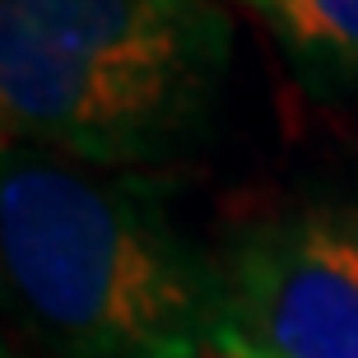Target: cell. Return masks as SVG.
I'll return each mask as SVG.
<instances>
[{"instance_id":"6da1fadb","label":"cell","mask_w":358,"mask_h":358,"mask_svg":"<svg viewBox=\"0 0 358 358\" xmlns=\"http://www.w3.org/2000/svg\"><path fill=\"white\" fill-rule=\"evenodd\" d=\"M0 266L42 358H214V247L173 219L159 177L5 140Z\"/></svg>"},{"instance_id":"7a4b0ae2","label":"cell","mask_w":358,"mask_h":358,"mask_svg":"<svg viewBox=\"0 0 358 358\" xmlns=\"http://www.w3.org/2000/svg\"><path fill=\"white\" fill-rule=\"evenodd\" d=\"M214 358H358V200H289L219 247Z\"/></svg>"},{"instance_id":"3957f363","label":"cell","mask_w":358,"mask_h":358,"mask_svg":"<svg viewBox=\"0 0 358 358\" xmlns=\"http://www.w3.org/2000/svg\"><path fill=\"white\" fill-rule=\"evenodd\" d=\"M214 93V80L61 52L19 19L0 14L5 140L93 168L149 173L205 126Z\"/></svg>"},{"instance_id":"277c9868","label":"cell","mask_w":358,"mask_h":358,"mask_svg":"<svg viewBox=\"0 0 358 358\" xmlns=\"http://www.w3.org/2000/svg\"><path fill=\"white\" fill-rule=\"evenodd\" d=\"M28 33L61 52L117 66L224 80L233 24L210 0H0Z\"/></svg>"},{"instance_id":"5b68a950","label":"cell","mask_w":358,"mask_h":358,"mask_svg":"<svg viewBox=\"0 0 358 358\" xmlns=\"http://www.w3.org/2000/svg\"><path fill=\"white\" fill-rule=\"evenodd\" d=\"M312 89H358V0H242Z\"/></svg>"}]
</instances>
